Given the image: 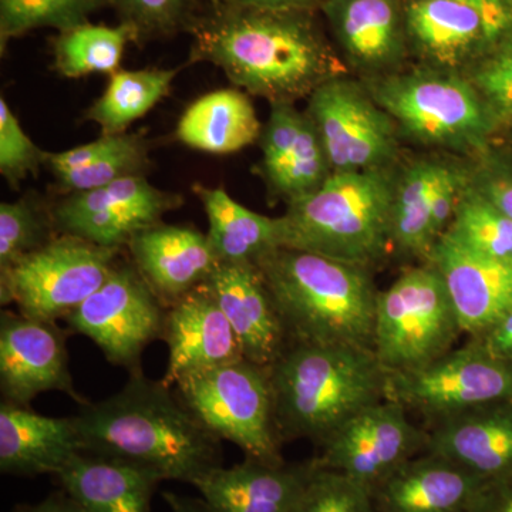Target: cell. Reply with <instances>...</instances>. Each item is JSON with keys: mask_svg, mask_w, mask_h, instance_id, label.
<instances>
[{"mask_svg": "<svg viewBox=\"0 0 512 512\" xmlns=\"http://www.w3.org/2000/svg\"><path fill=\"white\" fill-rule=\"evenodd\" d=\"M192 35V63L220 67L237 89L271 104H295L323 83L348 76V64L305 10L222 6L195 23Z\"/></svg>", "mask_w": 512, "mask_h": 512, "instance_id": "6da1fadb", "label": "cell"}, {"mask_svg": "<svg viewBox=\"0 0 512 512\" xmlns=\"http://www.w3.org/2000/svg\"><path fill=\"white\" fill-rule=\"evenodd\" d=\"M83 451L119 458L161 480L195 485L222 466L221 440L163 380L133 373L123 389L73 416Z\"/></svg>", "mask_w": 512, "mask_h": 512, "instance_id": "7a4b0ae2", "label": "cell"}, {"mask_svg": "<svg viewBox=\"0 0 512 512\" xmlns=\"http://www.w3.org/2000/svg\"><path fill=\"white\" fill-rule=\"evenodd\" d=\"M256 265L289 342L373 350L379 291L372 269L295 248L275 249Z\"/></svg>", "mask_w": 512, "mask_h": 512, "instance_id": "3957f363", "label": "cell"}, {"mask_svg": "<svg viewBox=\"0 0 512 512\" xmlns=\"http://www.w3.org/2000/svg\"><path fill=\"white\" fill-rule=\"evenodd\" d=\"M282 441L320 446L366 407L387 399L389 373L375 352L350 345L291 343L269 367Z\"/></svg>", "mask_w": 512, "mask_h": 512, "instance_id": "277c9868", "label": "cell"}, {"mask_svg": "<svg viewBox=\"0 0 512 512\" xmlns=\"http://www.w3.org/2000/svg\"><path fill=\"white\" fill-rule=\"evenodd\" d=\"M399 168L332 173L311 194L286 204L284 248L301 249L372 269L392 249Z\"/></svg>", "mask_w": 512, "mask_h": 512, "instance_id": "5b68a950", "label": "cell"}, {"mask_svg": "<svg viewBox=\"0 0 512 512\" xmlns=\"http://www.w3.org/2000/svg\"><path fill=\"white\" fill-rule=\"evenodd\" d=\"M365 84L402 136L461 154L481 153L487 146L495 119L463 73L426 66Z\"/></svg>", "mask_w": 512, "mask_h": 512, "instance_id": "8992f818", "label": "cell"}, {"mask_svg": "<svg viewBox=\"0 0 512 512\" xmlns=\"http://www.w3.org/2000/svg\"><path fill=\"white\" fill-rule=\"evenodd\" d=\"M463 335L443 278L430 262L409 266L377 295L373 352L389 375L430 365Z\"/></svg>", "mask_w": 512, "mask_h": 512, "instance_id": "52a82bcc", "label": "cell"}, {"mask_svg": "<svg viewBox=\"0 0 512 512\" xmlns=\"http://www.w3.org/2000/svg\"><path fill=\"white\" fill-rule=\"evenodd\" d=\"M175 393L205 429L245 457L285 463L269 367L241 359L181 380Z\"/></svg>", "mask_w": 512, "mask_h": 512, "instance_id": "ba28073f", "label": "cell"}, {"mask_svg": "<svg viewBox=\"0 0 512 512\" xmlns=\"http://www.w3.org/2000/svg\"><path fill=\"white\" fill-rule=\"evenodd\" d=\"M119 254L120 249L59 234L0 272V303H15L28 318L66 319L107 281Z\"/></svg>", "mask_w": 512, "mask_h": 512, "instance_id": "9c48e42d", "label": "cell"}, {"mask_svg": "<svg viewBox=\"0 0 512 512\" xmlns=\"http://www.w3.org/2000/svg\"><path fill=\"white\" fill-rule=\"evenodd\" d=\"M387 399L423 417L426 427L476 407L512 402V360L471 338L430 365L392 373Z\"/></svg>", "mask_w": 512, "mask_h": 512, "instance_id": "30bf717a", "label": "cell"}, {"mask_svg": "<svg viewBox=\"0 0 512 512\" xmlns=\"http://www.w3.org/2000/svg\"><path fill=\"white\" fill-rule=\"evenodd\" d=\"M164 303L133 262H117L107 281L66 318L69 329L93 340L111 365L143 372L141 357L163 339Z\"/></svg>", "mask_w": 512, "mask_h": 512, "instance_id": "8fae6325", "label": "cell"}, {"mask_svg": "<svg viewBox=\"0 0 512 512\" xmlns=\"http://www.w3.org/2000/svg\"><path fill=\"white\" fill-rule=\"evenodd\" d=\"M308 114L333 173L396 165L399 128L373 99L366 84L336 77L308 97Z\"/></svg>", "mask_w": 512, "mask_h": 512, "instance_id": "7c38bea8", "label": "cell"}, {"mask_svg": "<svg viewBox=\"0 0 512 512\" xmlns=\"http://www.w3.org/2000/svg\"><path fill=\"white\" fill-rule=\"evenodd\" d=\"M429 433L396 400L366 407L320 444L319 467L339 471L372 493L397 468L426 451Z\"/></svg>", "mask_w": 512, "mask_h": 512, "instance_id": "4fadbf2b", "label": "cell"}, {"mask_svg": "<svg viewBox=\"0 0 512 512\" xmlns=\"http://www.w3.org/2000/svg\"><path fill=\"white\" fill-rule=\"evenodd\" d=\"M180 195L134 175L90 191L66 194L53 205L57 232L100 247H127L140 232L160 225L165 212L180 207Z\"/></svg>", "mask_w": 512, "mask_h": 512, "instance_id": "5bb4252c", "label": "cell"}, {"mask_svg": "<svg viewBox=\"0 0 512 512\" xmlns=\"http://www.w3.org/2000/svg\"><path fill=\"white\" fill-rule=\"evenodd\" d=\"M0 390L2 400L30 406L40 393L62 392L87 403L74 387L66 336L56 322L0 313Z\"/></svg>", "mask_w": 512, "mask_h": 512, "instance_id": "9a60e30c", "label": "cell"}, {"mask_svg": "<svg viewBox=\"0 0 512 512\" xmlns=\"http://www.w3.org/2000/svg\"><path fill=\"white\" fill-rule=\"evenodd\" d=\"M163 340L170 355L161 380L168 387L244 359L231 323L205 284L168 306Z\"/></svg>", "mask_w": 512, "mask_h": 512, "instance_id": "2e32d148", "label": "cell"}, {"mask_svg": "<svg viewBox=\"0 0 512 512\" xmlns=\"http://www.w3.org/2000/svg\"><path fill=\"white\" fill-rule=\"evenodd\" d=\"M205 285L231 323L244 359L259 366L274 365L291 342L258 265L218 262Z\"/></svg>", "mask_w": 512, "mask_h": 512, "instance_id": "e0dca14e", "label": "cell"}, {"mask_svg": "<svg viewBox=\"0 0 512 512\" xmlns=\"http://www.w3.org/2000/svg\"><path fill=\"white\" fill-rule=\"evenodd\" d=\"M429 262L439 271L463 333L478 338L512 306V265L467 247L450 232L434 245Z\"/></svg>", "mask_w": 512, "mask_h": 512, "instance_id": "ac0fdd59", "label": "cell"}, {"mask_svg": "<svg viewBox=\"0 0 512 512\" xmlns=\"http://www.w3.org/2000/svg\"><path fill=\"white\" fill-rule=\"evenodd\" d=\"M259 146V174L269 195L286 204L318 190L333 173L318 131L295 104L271 106Z\"/></svg>", "mask_w": 512, "mask_h": 512, "instance_id": "d6986e66", "label": "cell"}, {"mask_svg": "<svg viewBox=\"0 0 512 512\" xmlns=\"http://www.w3.org/2000/svg\"><path fill=\"white\" fill-rule=\"evenodd\" d=\"M322 9L353 69L367 80L399 72L409 43L400 0H323Z\"/></svg>", "mask_w": 512, "mask_h": 512, "instance_id": "ffe728a7", "label": "cell"}, {"mask_svg": "<svg viewBox=\"0 0 512 512\" xmlns=\"http://www.w3.org/2000/svg\"><path fill=\"white\" fill-rule=\"evenodd\" d=\"M407 40L426 66L466 72L497 42L480 9L464 0H410Z\"/></svg>", "mask_w": 512, "mask_h": 512, "instance_id": "44dd1931", "label": "cell"}, {"mask_svg": "<svg viewBox=\"0 0 512 512\" xmlns=\"http://www.w3.org/2000/svg\"><path fill=\"white\" fill-rule=\"evenodd\" d=\"M424 429V453L447 458L485 483L512 476V402L476 407Z\"/></svg>", "mask_w": 512, "mask_h": 512, "instance_id": "7402d4cb", "label": "cell"}, {"mask_svg": "<svg viewBox=\"0 0 512 512\" xmlns=\"http://www.w3.org/2000/svg\"><path fill=\"white\" fill-rule=\"evenodd\" d=\"M127 248L165 308L204 285L220 262L207 234L183 225L161 222L136 235Z\"/></svg>", "mask_w": 512, "mask_h": 512, "instance_id": "603a6c76", "label": "cell"}, {"mask_svg": "<svg viewBox=\"0 0 512 512\" xmlns=\"http://www.w3.org/2000/svg\"><path fill=\"white\" fill-rule=\"evenodd\" d=\"M316 468V458L269 464L245 457L235 466L215 468L194 487L212 512H293Z\"/></svg>", "mask_w": 512, "mask_h": 512, "instance_id": "cb8c5ba5", "label": "cell"}, {"mask_svg": "<svg viewBox=\"0 0 512 512\" xmlns=\"http://www.w3.org/2000/svg\"><path fill=\"white\" fill-rule=\"evenodd\" d=\"M487 484L447 458L423 453L372 491L379 512H471Z\"/></svg>", "mask_w": 512, "mask_h": 512, "instance_id": "d4e9b609", "label": "cell"}, {"mask_svg": "<svg viewBox=\"0 0 512 512\" xmlns=\"http://www.w3.org/2000/svg\"><path fill=\"white\" fill-rule=\"evenodd\" d=\"M83 451L73 417H49L30 406L0 403V471L6 476H56Z\"/></svg>", "mask_w": 512, "mask_h": 512, "instance_id": "484cf974", "label": "cell"}, {"mask_svg": "<svg viewBox=\"0 0 512 512\" xmlns=\"http://www.w3.org/2000/svg\"><path fill=\"white\" fill-rule=\"evenodd\" d=\"M55 477L84 512H151L163 481L146 468L90 451H80Z\"/></svg>", "mask_w": 512, "mask_h": 512, "instance_id": "4316f807", "label": "cell"}, {"mask_svg": "<svg viewBox=\"0 0 512 512\" xmlns=\"http://www.w3.org/2000/svg\"><path fill=\"white\" fill-rule=\"evenodd\" d=\"M463 163L450 157L416 158L399 168L394 190L392 251L403 258L429 262L439 238L433 229V208L447 178Z\"/></svg>", "mask_w": 512, "mask_h": 512, "instance_id": "83f0119b", "label": "cell"}, {"mask_svg": "<svg viewBox=\"0 0 512 512\" xmlns=\"http://www.w3.org/2000/svg\"><path fill=\"white\" fill-rule=\"evenodd\" d=\"M262 127L249 94L232 87L191 103L178 120L175 138L204 153L232 154L259 140Z\"/></svg>", "mask_w": 512, "mask_h": 512, "instance_id": "f1b7e54d", "label": "cell"}, {"mask_svg": "<svg viewBox=\"0 0 512 512\" xmlns=\"http://www.w3.org/2000/svg\"><path fill=\"white\" fill-rule=\"evenodd\" d=\"M150 164L146 140L138 134L101 136L92 143L45 153L47 170L67 194L94 190L134 175H146Z\"/></svg>", "mask_w": 512, "mask_h": 512, "instance_id": "f546056e", "label": "cell"}, {"mask_svg": "<svg viewBox=\"0 0 512 512\" xmlns=\"http://www.w3.org/2000/svg\"><path fill=\"white\" fill-rule=\"evenodd\" d=\"M194 192L208 218V241L220 262L256 264L269 252L284 248L282 217L269 218L248 210L224 187L195 184Z\"/></svg>", "mask_w": 512, "mask_h": 512, "instance_id": "4dcf8cb0", "label": "cell"}, {"mask_svg": "<svg viewBox=\"0 0 512 512\" xmlns=\"http://www.w3.org/2000/svg\"><path fill=\"white\" fill-rule=\"evenodd\" d=\"M178 69L119 70L111 74L106 92L84 114L99 124L101 134L126 133L170 92Z\"/></svg>", "mask_w": 512, "mask_h": 512, "instance_id": "1f68e13d", "label": "cell"}, {"mask_svg": "<svg viewBox=\"0 0 512 512\" xmlns=\"http://www.w3.org/2000/svg\"><path fill=\"white\" fill-rule=\"evenodd\" d=\"M140 32L131 23L119 26L83 23L60 32L53 43V67L66 79H80L93 73L119 72L124 50L138 39Z\"/></svg>", "mask_w": 512, "mask_h": 512, "instance_id": "d6a6232c", "label": "cell"}, {"mask_svg": "<svg viewBox=\"0 0 512 512\" xmlns=\"http://www.w3.org/2000/svg\"><path fill=\"white\" fill-rule=\"evenodd\" d=\"M446 232L485 256L512 265V220L470 184Z\"/></svg>", "mask_w": 512, "mask_h": 512, "instance_id": "836d02e7", "label": "cell"}, {"mask_svg": "<svg viewBox=\"0 0 512 512\" xmlns=\"http://www.w3.org/2000/svg\"><path fill=\"white\" fill-rule=\"evenodd\" d=\"M59 235L52 207L28 194L0 204V272L37 251Z\"/></svg>", "mask_w": 512, "mask_h": 512, "instance_id": "e575fe53", "label": "cell"}, {"mask_svg": "<svg viewBox=\"0 0 512 512\" xmlns=\"http://www.w3.org/2000/svg\"><path fill=\"white\" fill-rule=\"evenodd\" d=\"M106 0H0V47L40 28L66 32L89 22Z\"/></svg>", "mask_w": 512, "mask_h": 512, "instance_id": "d590c367", "label": "cell"}, {"mask_svg": "<svg viewBox=\"0 0 512 512\" xmlns=\"http://www.w3.org/2000/svg\"><path fill=\"white\" fill-rule=\"evenodd\" d=\"M318 463V461H316ZM293 512H379L372 493L339 471L316 468Z\"/></svg>", "mask_w": 512, "mask_h": 512, "instance_id": "8d00e7d4", "label": "cell"}, {"mask_svg": "<svg viewBox=\"0 0 512 512\" xmlns=\"http://www.w3.org/2000/svg\"><path fill=\"white\" fill-rule=\"evenodd\" d=\"M463 73L476 87L495 121L512 119V30Z\"/></svg>", "mask_w": 512, "mask_h": 512, "instance_id": "74e56055", "label": "cell"}, {"mask_svg": "<svg viewBox=\"0 0 512 512\" xmlns=\"http://www.w3.org/2000/svg\"><path fill=\"white\" fill-rule=\"evenodd\" d=\"M46 151L30 140L5 99H0V174L13 188L39 173Z\"/></svg>", "mask_w": 512, "mask_h": 512, "instance_id": "f35d334b", "label": "cell"}, {"mask_svg": "<svg viewBox=\"0 0 512 512\" xmlns=\"http://www.w3.org/2000/svg\"><path fill=\"white\" fill-rule=\"evenodd\" d=\"M138 32L165 35L187 22L191 0H113Z\"/></svg>", "mask_w": 512, "mask_h": 512, "instance_id": "ab89813d", "label": "cell"}, {"mask_svg": "<svg viewBox=\"0 0 512 512\" xmlns=\"http://www.w3.org/2000/svg\"><path fill=\"white\" fill-rule=\"evenodd\" d=\"M471 185L512 220V174L481 164L471 168Z\"/></svg>", "mask_w": 512, "mask_h": 512, "instance_id": "60d3db41", "label": "cell"}, {"mask_svg": "<svg viewBox=\"0 0 512 512\" xmlns=\"http://www.w3.org/2000/svg\"><path fill=\"white\" fill-rule=\"evenodd\" d=\"M495 356L512 360V306L483 335L474 338Z\"/></svg>", "mask_w": 512, "mask_h": 512, "instance_id": "b9f144b4", "label": "cell"}, {"mask_svg": "<svg viewBox=\"0 0 512 512\" xmlns=\"http://www.w3.org/2000/svg\"><path fill=\"white\" fill-rule=\"evenodd\" d=\"M471 512H512V476L485 484Z\"/></svg>", "mask_w": 512, "mask_h": 512, "instance_id": "7bdbcfd3", "label": "cell"}, {"mask_svg": "<svg viewBox=\"0 0 512 512\" xmlns=\"http://www.w3.org/2000/svg\"><path fill=\"white\" fill-rule=\"evenodd\" d=\"M480 9L490 25L495 39L505 35L512 25V6L510 0H464Z\"/></svg>", "mask_w": 512, "mask_h": 512, "instance_id": "ee69618b", "label": "cell"}, {"mask_svg": "<svg viewBox=\"0 0 512 512\" xmlns=\"http://www.w3.org/2000/svg\"><path fill=\"white\" fill-rule=\"evenodd\" d=\"M12 512H84L79 504L64 491L50 494L37 504H19Z\"/></svg>", "mask_w": 512, "mask_h": 512, "instance_id": "f6af8a7d", "label": "cell"}, {"mask_svg": "<svg viewBox=\"0 0 512 512\" xmlns=\"http://www.w3.org/2000/svg\"><path fill=\"white\" fill-rule=\"evenodd\" d=\"M229 5L242 8L272 9V10H306L318 0H228Z\"/></svg>", "mask_w": 512, "mask_h": 512, "instance_id": "bcb514c9", "label": "cell"}, {"mask_svg": "<svg viewBox=\"0 0 512 512\" xmlns=\"http://www.w3.org/2000/svg\"><path fill=\"white\" fill-rule=\"evenodd\" d=\"M163 498L173 512H212L204 498L187 497L165 491Z\"/></svg>", "mask_w": 512, "mask_h": 512, "instance_id": "7dc6e473", "label": "cell"}, {"mask_svg": "<svg viewBox=\"0 0 512 512\" xmlns=\"http://www.w3.org/2000/svg\"><path fill=\"white\" fill-rule=\"evenodd\" d=\"M510 2H511V6H512V0H510Z\"/></svg>", "mask_w": 512, "mask_h": 512, "instance_id": "c3c4849f", "label": "cell"}]
</instances>
